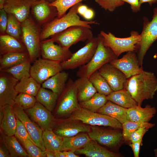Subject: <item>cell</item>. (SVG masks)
I'll use <instances>...</instances> for the list:
<instances>
[{
	"instance_id": "1",
	"label": "cell",
	"mask_w": 157,
	"mask_h": 157,
	"mask_svg": "<svg viewBox=\"0 0 157 157\" xmlns=\"http://www.w3.org/2000/svg\"><path fill=\"white\" fill-rule=\"evenodd\" d=\"M124 88L141 106L144 100L154 98L157 91V79L153 73L143 70L128 78Z\"/></svg>"
},
{
	"instance_id": "2",
	"label": "cell",
	"mask_w": 157,
	"mask_h": 157,
	"mask_svg": "<svg viewBox=\"0 0 157 157\" xmlns=\"http://www.w3.org/2000/svg\"><path fill=\"white\" fill-rule=\"evenodd\" d=\"M81 3H78L70 8L67 14L60 18H56L44 25L41 31L40 41L62 32L74 26H82L91 28V24H98L96 21L81 20L78 14L77 9Z\"/></svg>"
},
{
	"instance_id": "3",
	"label": "cell",
	"mask_w": 157,
	"mask_h": 157,
	"mask_svg": "<svg viewBox=\"0 0 157 157\" xmlns=\"http://www.w3.org/2000/svg\"><path fill=\"white\" fill-rule=\"evenodd\" d=\"M97 36L98 42L96 51L91 60L79 68L76 73L78 78H89L93 73L98 70L104 65L117 58L111 49L104 44L99 34Z\"/></svg>"
},
{
	"instance_id": "4",
	"label": "cell",
	"mask_w": 157,
	"mask_h": 157,
	"mask_svg": "<svg viewBox=\"0 0 157 157\" xmlns=\"http://www.w3.org/2000/svg\"><path fill=\"white\" fill-rule=\"evenodd\" d=\"M21 41L33 63L39 57L41 52V31L38 25L29 17L21 23Z\"/></svg>"
},
{
	"instance_id": "5",
	"label": "cell",
	"mask_w": 157,
	"mask_h": 157,
	"mask_svg": "<svg viewBox=\"0 0 157 157\" xmlns=\"http://www.w3.org/2000/svg\"><path fill=\"white\" fill-rule=\"evenodd\" d=\"M99 34L104 44L110 48L117 57L124 52H135L141 39L140 34L135 31L131 32L130 36L125 38H117L110 32L106 33L103 31Z\"/></svg>"
},
{
	"instance_id": "6",
	"label": "cell",
	"mask_w": 157,
	"mask_h": 157,
	"mask_svg": "<svg viewBox=\"0 0 157 157\" xmlns=\"http://www.w3.org/2000/svg\"><path fill=\"white\" fill-rule=\"evenodd\" d=\"M91 28L82 26H71L51 37L49 39L67 49L79 42H85L93 37Z\"/></svg>"
},
{
	"instance_id": "7",
	"label": "cell",
	"mask_w": 157,
	"mask_h": 157,
	"mask_svg": "<svg viewBox=\"0 0 157 157\" xmlns=\"http://www.w3.org/2000/svg\"><path fill=\"white\" fill-rule=\"evenodd\" d=\"M152 19L149 21L143 17V27L140 34V41L137 45L135 52L139 65L142 66L144 56L153 43L157 40V8L153 10Z\"/></svg>"
},
{
	"instance_id": "8",
	"label": "cell",
	"mask_w": 157,
	"mask_h": 157,
	"mask_svg": "<svg viewBox=\"0 0 157 157\" xmlns=\"http://www.w3.org/2000/svg\"><path fill=\"white\" fill-rule=\"evenodd\" d=\"M69 119L80 121L83 123L92 126H108L116 129H122V124L116 119L108 115L91 111L81 108L72 113Z\"/></svg>"
},
{
	"instance_id": "9",
	"label": "cell",
	"mask_w": 157,
	"mask_h": 157,
	"mask_svg": "<svg viewBox=\"0 0 157 157\" xmlns=\"http://www.w3.org/2000/svg\"><path fill=\"white\" fill-rule=\"evenodd\" d=\"M98 37H93L87 40L85 44L68 60L61 62L63 70H71L80 68L88 63L92 59L96 50Z\"/></svg>"
},
{
	"instance_id": "10",
	"label": "cell",
	"mask_w": 157,
	"mask_h": 157,
	"mask_svg": "<svg viewBox=\"0 0 157 157\" xmlns=\"http://www.w3.org/2000/svg\"><path fill=\"white\" fill-rule=\"evenodd\" d=\"M59 101L56 114L60 116L66 115L79 110L81 107L78 100L77 90L74 81L69 78L67 82Z\"/></svg>"
},
{
	"instance_id": "11",
	"label": "cell",
	"mask_w": 157,
	"mask_h": 157,
	"mask_svg": "<svg viewBox=\"0 0 157 157\" xmlns=\"http://www.w3.org/2000/svg\"><path fill=\"white\" fill-rule=\"evenodd\" d=\"M31 65V77L40 84L63 70L60 62L44 58L35 60Z\"/></svg>"
},
{
	"instance_id": "12",
	"label": "cell",
	"mask_w": 157,
	"mask_h": 157,
	"mask_svg": "<svg viewBox=\"0 0 157 157\" xmlns=\"http://www.w3.org/2000/svg\"><path fill=\"white\" fill-rule=\"evenodd\" d=\"M19 81L9 74L1 72L0 74V109L7 105L15 104L19 94L15 87Z\"/></svg>"
},
{
	"instance_id": "13",
	"label": "cell",
	"mask_w": 157,
	"mask_h": 157,
	"mask_svg": "<svg viewBox=\"0 0 157 157\" xmlns=\"http://www.w3.org/2000/svg\"><path fill=\"white\" fill-rule=\"evenodd\" d=\"M88 135L91 139L110 148L117 147L124 139L122 133L118 131L104 129L96 126L91 127Z\"/></svg>"
},
{
	"instance_id": "14",
	"label": "cell",
	"mask_w": 157,
	"mask_h": 157,
	"mask_svg": "<svg viewBox=\"0 0 157 157\" xmlns=\"http://www.w3.org/2000/svg\"><path fill=\"white\" fill-rule=\"evenodd\" d=\"M110 63L121 71L127 79L143 70L142 67H140L135 51L127 52L121 58L115 59Z\"/></svg>"
},
{
	"instance_id": "15",
	"label": "cell",
	"mask_w": 157,
	"mask_h": 157,
	"mask_svg": "<svg viewBox=\"0 0 157 157\" xmlns=\"http://www.w3.org/2000/svg\"><path fill=\"white\" fill-rule=\"evenodd\" d=\"M13 108L16 117L24 124L34 144L42 151H45L42 138V130L29 118L23 109L16 104Z\"/></svg>"
},
{
	"instance_id": "16",
	"label": "cell",
	"mask_w": 157,
	"mask_h": 157,
	"mask_svg": "<svg viewBox=\"0 0 157 157\" xmlns=\"http://www.w3.org/2000/svg\"><path fill=\"white\" fill-rule=\"evenodd\" d=\"M41 52L42 58L60 63L69 59L72 54L69 49L55 44L49 39L41 42Z\"/></svg>"
},
{
	"instance_id": "17",
	"label": "cell",
	"mask_w": 157,
	"mask_h": 157,
	"mask_svg": "<svg viewBox=\"0 0 157 157\" xmlns=\"http://www.w3.org/2000/svg\"><path fill=\"white\" fill-rule=\"evenodd\" d=\"M98 71L106 80L113 91L124 88L127 78L121 71L110 63L105 64Z\"/></svg>"
},
{
	"instance_id": "18",
	"label": "cell",
	"mask_w": 157,
	"mask_h": 157,
	"mask_svg": "<svg viewBox=\"0 0 157 157\" xmlns=\"http://www.w3.org/2000/svg\"><path fill=\"white\" fill-rule=\"evenodd\" d=\"M35 2L32 0H6L3 9L8 14L13 15L22 23L29 17L30 9Z\"/></svg>"
},
{
	"instance_id": "19",
	"label": "cell",
	"mask_w": 157,
	"mask_h": 157,
	"mask_svg": "<svg viewBox=\"0 0 157 157\" xmlns=\"http://www.w3.org/2000/svg\"><path fill=\"white\" fill-rule=\"evenodd\" d=\"M26 111L43 131L52 130L53 116L51 111L42 104L37 101L33 107L26 110Z\"/></svg>"
},
{
	"instance_id": "20",
	"label": "cell",
	"mask_w": 157,
	"mask_h": 157,
	"mask_svg": "<svg viewBox=\"0 0 157 157\" xmlns=\"http://www.w3.org/2000/svg\"><path fill=\"white\" fill-rule=\"evenodd\" d=\"M50 3L46 0H41L35 1L33 5L32 13L38 24H45L57 16L56 8L51 6Z\"/></svg>"
},
{
	"instance_id": "21",
	"label": "cell",
	"mask_w": 157,
	"mask_h": 157,
	"mask_svg": "<svg viewBox=\"0 0 157 157\" xmlns=\"http://www.w3.org/2000/svg\"><path fill=\"white\" fill-rule=\"evenodd\" d=\"M76 154H83L88 157H119L120 155L107 149L91 140L83 147L74 152Z\"/></svg>"
},
{
	"instance_id": "22",
	"label": "cell",
	"mask_w": 157,
	"mask_h": 157,
	"mask_svg": "<svg viewBox=\"0 0 157 157\" xmlns=\"http://www.w3.org/2000/svg\"><path fill=\"white\" fill-rule=\"evenodd\" d=\"M156 113L155 107L149 105L144 108L137 105L127 110L128 120L134 122H149Z\"/></svg>"
},
{
	"instance_id": "23",
	"label": "cell",
	"mask_w": 157,
	"mask_h": 157,
	"mask_svg": "<svg viewBox=\"0 0 157 157\" xmlns=\"http://www.w3.org/2000/svg\"><path fill=\"white\" fill-rule=\"evenodd\" d=\"M3 111L0 119V127L2 132L8 136L15 135L17 127V119L13 106L7 105L1 108Z\"/></svg>"
},
{
	"instance_id": "24",
	"label": "cell",
	"mask_w": 157,
	"mask_h": 157,
	"mask_svg": "<svg viewBox=\"0 0 157 157\" xmlns=\"http://www.w3.org/2000/svg\"><path fill=\"white\" fill-rule=\"evenodd\" d=\"M90 130V127L85 124L72 122L59 124L53 132L61 137L67 138L74 136L81 132L88 133Z\"/></svg>"
},
{
	"instance_id": "25",
	"label": "cell",
	"mask_w": 157,
	"mask_h": 157,
	"mask_svg": "<svg viewBox=\"0 0 157 157\" xmlns=\"http://www.w3.org/2000/svg\"><path fill=\"white\" fill-rule=\"evenodd\" d=\"M26 52L27 49L22 41L6 34L0 35L1 55L11 52Z\"/></svg>"
},
{
	"instance_id": "26",
	"label": "cell",
	"mask_w": 157,
	"mask_h": 157,
	"mask_svg": "<svg viewBox=\"0 0 157 157\" xmlns=\"http://www.w3.org/2000/svg\"><path fill=\"white\" fill-rule=\"evenodd\" d=\"M68 76V73L61 71L43 83L42 87L49 89L59 96L65 88Z\"/></svg>"
},
{
	"instance_id": "27",
	"label": "cell",
	"mask_w": 157,
	"mask_h": 157,
	"mask_svg": "<svg viewBox=\"0 0 157 157\" xmlns=\"http://www.w3.org/2000/svg\"><path fill=\"white\" fill-rule=\"evenodd\" d=\"M74 83L77 89L78 100L79 103L89 99L97 92L88 78H78Z\"/></svg>"
},
{
	"instance_id": "28",
	"label": "cell",
	"mask_w": 157,
	"mask_h": 157,
	"mask_svg": "<svg viewBox=\"0 0 157 157\" xmlns=\"http://www.w3.org/2000/svg\"><path fill=\"white\" fill-rule=\"evenodd\" d=\"M127 109L108 101L98 112L113 117L122 124L129 121L127 115Z\"/></svg>"
},
{
	"instance_id": "29",
	"label": "cell",
	"mask_w": 157,
	"mask_h": 157,
	"mask_svg": "<svg viewBox=\"0 0 157 157\" xmlns=\"http://www.w3.org/2000/svg\"><path fill=\"white\" fill-rule=\"evenodd\" d=\"M91 140L88 135L85 133L70 137L63 138L60 151H70L74 152L83 147Z\"/></svg>"
},
{
	"instance_id": "30",
	"label": "cell",
	"mask_w": 157,
	"mask_h": 157,
	"mask_svg": "<svg viewBox=\"0 0 157 157\" xmlns=\"http://www.w3.org/2000/svg\"><path fill=\"white\" fill-rule=\"evenodd\" d=\"M106 97L108 101L126 108L138 105L136 101L124 88L113 91Z\"/></svg>"
},
{
	"instance_id": "31",
	"label": "cell",
	"mask_w": 157,
	"mask_h": 157,
	"mask_svg": "<svg viewBox=\"0 0 157 157\" xmlns=\"http://www.w3.org/2000/svg\"><path fill=\"white\" fill-rule=\"evenodd\" d=\"M29 59L27 52H11L1 55L0 71L15 66Z\"/></svg>"
},
{
	"instance_id": "32",
	"label": "cell",
	"mask_w": 157,
	"mask_h": 157,
	"mask_svg": "<svg viewBox=\"0 0 157 157\" xmlns=\"http://www.w3.org/2000/svg\"><path fill=\"white\" fill-rule=\"evenodd\" d=\"M2 135V142L8 149L11 157H29L17 140L13 136H8L3 132Z\"/></svg>"
},
{
	"instance_id": "33",
	"label": "cell",
	"mask_w": 157,
	"mask_h": 157,
	"mask_svg": "<svg viewBox=\"0 0 157 157\" xmlns=\"http://www.w3.org/2000/svg\"><path fill=\"white\" fill-rule=\"evenodd\" d=\"M59 96L51 90L41 87L35 97L37 102L51 112L54 108Z\"/></svg>"
},
{
	"instance_id": "34",
	"label": "cell",
	"mask_w": 157,
	"mask_h": 157,
	"mask_svg": "<svg viewBox=\"0 0 157 157\" xmlns=\"http://www.w3.org/2000/svg\"><path fill=\"white\" fill-rule=\"evenodd\" d=\"M41 84L30 76L19 81L15 88L18 93H24L35 97L41 87Z\"/></svg>"
},
{
	"instance_id": "35",
	"label": "cell",
	"mask_w": 157,
	"mask_h": 157,
	"mask_svg": "<svg viewBox=\"0 0 157 157\" xmlns=\"http://www.w3.org/2000/svg\"><path fill=\"white\" fill-rule=\"evenodd\" d=\"M42 138L45 149L54 151H60L63 138L57 135L52 130L43 131Z\"/></svg>"
},
{
	"instance_id": "36",
	"label": "cell",
	"mask_w": 157,
	"mask_h": 157,
	"mask_svg": "<svg viewBox=\"0 0 157 157\" xmlns=\"http://www.w3.org/2000/svg\"><path fill=\"white\" fill-rule=\"evenodd\" d=\"M31 63L29 59L19 64L0 71L9 74L19 81L24 77L31 76L30 71Z\"/></svg>"
},
{
	"instance_id": "37",
	"label": "cell",
	"mask_w": 157,
	"mask_h": 157,
	"mask_svg": "<svg viewBox=\"0 0 157 157\" xmlns=\"http://www.w3.org/2000/svg\"><path fill=\"white\" fill-rule=\"evenodd\" d=\"M89 79L98 93L107 96L113 91L106 80L98 70L93 73Z\"/></svg>"
},
{
	"instance_id": "38",
	"label": "cell",
	"mask_w": 157,
	"mask_h": 157,
	"mask_svg": "<svg viewBox=\"0 0 157 157\" xmlns=\"http://www.w3.org/2000/svg\"><path fill=\"white\" fill-rule=\"evenodd\" d=\"M108 101L106 96L97 92L89 99L79 103L81 107L92 112H96Z\"/></svg>"
},
{
	"instance_id": "39",
	"label": "cell",
	"mask_w": 157,
	"mask_h": 157,
	"mask_svg": "<svg viewBox=\"0 0 157 157\" xmlns=\"http://www.w3.org/2000/svg\"><path fill=\"white\" fill-rule=\"evenodd\" d=\"M122 124L123 137L125 141L128 140L131 134L135 131L142 127H146L149 129L153 128L155 124L149 122H134L127 121Z\"/></svg>"
},
{
	"instance_id": "40",
	"label": "cell",
	"mask_w": 157,
	"mask_h": 157,
	"mask_svg": "<svg viewBox=\"0 0 157 157\" xmlns=\"http://www.w3.org/2000/svg\"><path fill=\"white\" fill-rule=\"evenodd\" d=\"M8 22L6 33L21 41V23L13 15L8 14Z\"/></svg>"
},
{
	"instance_id": "41",
	"label": "cell",
	"mask_w": 157,
	"mask_h": 157,
	"mask_svg": "<svg viewBox=\"0 0 157 157\" xmlns=\"http://www.w3.org/2000/svg\"><path fill=\"white\" fill-rule=\"evenodd\" d=\"M87 0H54L50 3L52 6L55 7L57 11V17L60 18L66 14L69 8L76 4Z\"/></svg>"
},
{
	"instance_id": "42",
	"label": "cell",
	"mask_w": 157,
	"mask_h": 157,
	"mask_svg": "<svg viewBox=\"0 0 157 157\" xmlns=\"http://www.w3.org/2000/svg\"><path fill=\"white\" fill-rule=\"evenodd\" d=\"M36 102L35 96L21 93H19L16 97L15 104L24 110H26L33 107Z\"/></svg>"
},
{
	"instance_id": "43",
	"label": "cell",
	"mask_w": 157,
	"mask_h": 157,
	"mask_svg": "<svg viewBox=\"0 0 157 157\" xmlns=\"http://www.w3.org/2000/svg\"><path fill=\"white\" fill-rule=\"evenodd\" d=\"M21 142L26 149L30 157H46L44 151L32 141L29 140H24Z\"/></svg>"
},
{
	"instance_id": "44",
	"label": "cell",
	"mask_w": 157,
	"mask_h": 157,
	"mask_svg": "<svg viewBox=\"0 0 157 157\" xmlns=\"http://www.w3.org/2000/svg\"><path fill=\"white\" fill-rule=\"evenodd\" d=\"M95 1L102 8L110 12L114 11L117 8L125 3L121 0H95Z\"/></svg>"
},
{
	"instance_id": "45",
	"label": "cell",
	"mask_w": 157,
	"mask_h": 157,
	"mask_svg": "<svg viewBox=\"0 0 157 157\" xmlns=\"http://www.w3.org/2000/svg\"><path fill=\"white\" fill-rule=\"evenodd\" d=\"M16 119L17 124L15 136L21 142L23 140H29L34 143L24 124L17 117Z\"/></svg>"
},
{
	"instance_id": "46",
	"label": "cell",
	"mask_w": 157,
	"mask_h": 157,
	"mask_svg": "<svg viewBox=\"0 0 157 157\" xmlns=\"http://www.w3.org/2000/svg\"><path fill=\"white\" fill-rule=\"evenodd\" d=\"M149 129L146 127H140L131 134L128 140L131 142H133L139 140L142 138L144 134Z\"/></svg>"
},
{
	"instance_id": "47",
	"label": "cell",
	"mask_w": 157,
	"mask_h": 157,
	"mask_svg": "<svg viewBox=\"0 0 157 157\" xmlns=\"http://www.w3.org/2000/svg\"><path fill=\"white\" fill-rule=\"evenodd\" d=\"M7 14L3 8L0 10V32L1 34L6 33L8 22Z\"/></svg>"
},
{
	"instance_id": "48",
	"label": "cell",
	"mask_w": 157,
	"mask_h": 157,
	"mask_svg": "<svg viewBox=\"0 0 157 157\" xmlns=\"http://www.w3.org/2000/svg\"><path fill=\"white\" fill-rule=\"evenodd\" d=\"M142 138H141L136 142H131L129 144V146L131 147L133 151L135 157L139 156L140 146L142 142Z\"/></svg>"
},
{
	"instance_id": "49",
	"label": "cell",
	"mask_w": 157,
	"mask_h": 157,
	"mask_svg": "<svg viewBox=\"0 0 157 157\" xmlns=\"http://www.w3.org/2000/svg\"><path fill=\"white\" fill-rule=\"evenodd\" d=\"M125 2H126L131 5L132 11L134 13H137L140 11L141 5L139 3V0H121Z\"/></svg>"
},
{
	"instance_id": "50",
	"label": "cell",
	"mask_w": 157,
	"mask_h": 157,
	"mask_svg": "<svg viewBox=\"0 0 157 157\" xmlns=\"http://www.w3.org/2000/svg\"><path fill=\"white\" fill-rule=\"evenodd\" d=\"M0 157H10L9 151L5 145L2 142L0 145Z\"/></svg>"
},
{
	"instance_id": "51",
	"label": "cell",
	"mask_w": 157,
	"mask_h": 157,
	"mask_svg": "<svg viewBox=\"0 0 157 157\" xmlns=\"http://www.w3.org/2000/svg\"><path fill=\"white\" fill-rule=\"evenodd\" d=\"M94 15V11L92 9L88 8L82 17L86 19L90 20L93 19Z\"/></svg>"
},
{
	"instance_id": "52",
	"label": "cell",
	"mask_w": 157,
	"mask_h": 157,
	"mask_svg": "<svg viewBox=\"0 0 157 157\" xmlns=\"http://www.w3.org/2000/svg\"><path fill=\"white\" fill-rule=\"evenodd\" d=\"M88 8V7L87 6L81 3L78 8L77 12L78 14L82 16Z\"/></svg>"
},
{
	"instance_id": "53",
	"label": "cell",
	"mask_w": 157,
	"mask_h": 157,
	"mask_svg": "<svg viewBox=\"0 0 157 157\" xmlns=\"http://www.w3.org/2000/svg\"><path fill=\"white\" fill-rule=\"evenodd\" d=\"M65 157H78V155L75 154L74 152L70 151H63Z\"/></svg>"
},
{
	"instance_id": "54",
	"label": "cell",
	"mask_w": 157,
	"mask_h": 157,
	"mask_svg": "<svg viewBox=\"0 0 157 157\" xmlns=\"http://www.w3.org/2000/svg\"><path fill=\"white\" fill-rule=\"evenodd\" d=\"M44 151L46 156V157H55L54 151L46 149Z\"/></svg>"
},
{
	"instance_id": "55",
	"label": "cell",
	"mask_w": 157,
	"mask_h": 157,
	"mask_svg": "<svg viewBox=\"0 0 157 157\" xmlns=\"http://www.w3.org/2000/svg\"><path fill=\"white\" fill-rule=\"evenodd\" d=\"M157 2V0H139V3L141 5L143 3L147 2L150 6H151L153 4Z\"/></svg>"
},
{
	"instance_id": "56",
	"label": "cell",
	"mask_w": 157,
	"mask_h": 157,
	"mask_svg": "<svg viewBox=\"0 0 157 157\" xmlns=\"http://www.w3.org/2000/svg\"><path fill=\"white\" fill-rule=\"evenodd\" d=\"M55 157H65L63 151L56 150L54 151Z\"/></svg>"
},
{
	"instance_id": "57",
	"label": "cell",
	"mask_w": 157,
	"mask_h": 157,
	"mask_svg": "<svg viewBox=\"0 0 157 157\" xmlns=\"http://www.w3.org/2000/svg\"><path fill=\"white\" fill-rule=\"evenodd\" d=\"M6 0H0V9L3 8V5Z\"/></svg>"
},
{
	"instance_id": "58",
	"label": "cell",
	"mask_w": 157,
	"mask_h": 157,
	"mask_svg": "<svg viewBox=\"0 0 157 157\" xmlns=\"http://www.w3.org/2000/svg\"><path fill=\"white\" fill-rule=\"evenodd\" d=\"M154 153L155 156L157 157V148L154 150Z\"/></svg>"
},
{
	"instance_id": "59",
	"label": "cell",
	"mask_w": 157,
	"mask_h": 157,
	"mask_svg": "<svg viewBox=\"0 0 157 157\" xmlns=\"http://www.w3.org/2000/svg\"><path fill=\"white\" fill-rule=\"evenodd\" d=\"M47 0L48 1H49L50 3H51V2H52L54 0Z\"/></svg>"
},
{
	"instance_id": "60",
	"label": "cell",
	"mask_w": 157,
	"mask_h": 157,
	"mask_svg": "<svg viewBox=\"0 0 157 157\" xmlns=\"http://www.w3.org/2000/svg\"><path fill=\"white\" fill-rule=\"evenodd\" d=\"M34 1H40V0H32Z\"/></svg>"
}]
</instances>
